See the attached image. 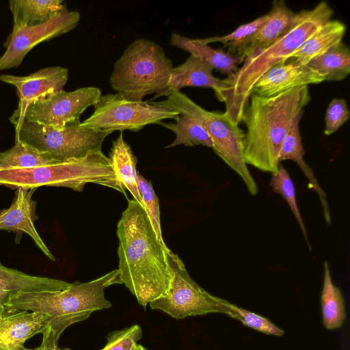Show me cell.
<instances>
[{
  "instance_id": "cell-1",
  "label": "cell",
  "mask_w": 350,
  "mask_h": 350,
  "mask_svg": "<svg viewBox=\"0 0 350 350\" xmlns=\"http://www.w3.org/2000/svg\"><path fill=\"white\" fill-rule=\"evenodd\" d=\"M118 270L122 284L145 308L164 295L172 281L165 243H161L145 208L128 200L117 225Z\"/></svg>"
},
{
  "instance_id": "cell-2",
  "label": "cell",
  "mask_w": 350,
  "mask_h": 350,
  "mask_svg": "<svg viewBox=\"0 0 350 350\" xmlns=\"http://www.w3.org/2000/svg\"><path fill=\"white\" fill-rule=\"evenodd\" d=\"M310 98L308 85L269 97L251 94L241 122L246 126L243 156L247 165L265 172H277L282 142Z\"/></svg>"
},
{
  "instance_id": "cell-3",
  "label": "cell",
  "mask_w": 350,
  "mask_h": 350,
  "mask_svg": "<svg viewBox=\"0 0 350 350\" xmlns=\"http://www.w3.org/2000/svg\"><path fill=\"white\" fill-rule=\"evenodd\" d=\"M334 11L324 1L314 8L296 13L291 28L269 46L256 50L247 55L240 68L223 79L226 88L217 98L226 105L225 115L233 122H241L244 109L252 88L258 79L268 70L289 59L308 38L331 20Z\"/></svg>"
},
{
  "instance_id": "cell-4",
  "label": "cell",
  "mask_w": 350,
  "mask_h": 350,
  "mask_svg": "<svg viewBox=\"0 0 350 350\" xmlns=\"http://www.w3.org/2000/svg\"><path fill=\"white\" fill-rule=\"evenodd\" d=\"M122 284L118 269L88 282L76 281L58 291L18 293L4 305L9 312L18 310L38 312L48 315V327L58 342L70 325L87 319L93 312L109 308L105 289Z\"/></svg>"
},
{
  "instance_id": "cell-5",
  "label": "cell",
  "mask_w": 350,
  "mask_h": 350,
  "mask_svg": "<svg viewBox=\"0 0 350 350\" xmlns=\"http://www.w3.org/2000/svg\"><path fill=\"white\" fill-rule=\"evenodd\" d=\"M89 183L111 188L126 196L109 158L102 151L79 159L33 167L0 169V185L12 189L53 186L82 191Z\"/></svg>"
},
{
  "instance_id": "cell-6",
  "label": "cell",
  "mask_w": 350,
  "mask_h": 350,
  "mask_svg": "<svg viewBox=\"0 0 350 350\" xmlns=\"http://www.w3.org/2000/svg\"><path fill=\"white\" fill-rule=\"evenodd\" d=\"M173 64L157 43L138 38L116 60L109 83L120 96L142 101L149 94L158 98L168 87Z\"/></svg>"
},
{
  "instance_id": "cell-7",
  "label": "cell",
  "mask_w": 350,
  "mask_h": 350,
  "mask_svg": "<svg viewBox=\"0 0 350 350\" xmlns=\"http://www.w3.org/2000/svg\"><path fill=\"white\" fill-rule=\"evenodd\" d=\"M161 103L200 124L208 133L217 156L240 176L250 194H257V183L243 156L245 132L239 124L224 113L206 110L180 91H172Z\"/></svg>"
},
{
  "instance_id": "cell-8",
  "label": "cell",
  "mask_w": 350,
  "mask_h": 350,
  "mask_svg": "<svg viewBox=\"0 0 350 350\" xmlns=\"http://www.w3.org/2000/svg\"><path fill=\"white\" fill-rule=\"evenodd\" d=\"M14 127L15 142L27 144L56 162L79 159L101 152L105 139L113 132L85 128L80 122L56 129L22 120Z\"/></svg>"
},
{
  "instance_id": "cell-9",
  "label": "cell",
  "mask_w": 350,
  "mask_h": 350,
  "mask_svg": "<svg viewBox=\"0 0 350 350\" xmlns=\"http://www.w3.org/2000/svg\"><path fill=\"white\" fill-rule=\"evenodd\" d=\"M167 260L172 281L167 293L149 303L176 319L209 313H223L231 317L230 302L214 296L200 287L189 275L183 260L169 248Z\"/></svg>"
},
{
  "instance_id": "cell-10",
  "label": "cell",
  "mask_w": 350,
  "mask_h": 350,
  "mask_svg": "<svg viewBox=\"0 0 350 350\" xmlns=\"http://www.w3.org/2000/svg\"><path fill=\"white\" fill-rule=\"evenodd\" d=\"M94 108L93 113L81 123L83 127L136 132L148 124H159L165 119L175 120L180 116L161 101H131L117 93L101 95Z\"/></svg>"
},
{
  "instance_id": "cell-11",
  "label": "cell",
  "mask_w": 350,
  "mask_h": 350,
  "mask_svg": "<svg viewBox=\"0 0 350 350\" xmlns=\"http://www.w3.org/2000/svg\"><path fill=\"white\" fill-rule=\"evenodd\" d=\"M101 95L100 90L96 87L72 92L62 90L29 104L22 120L62 129L80 122L82 113L96 104Z\"/></svg>"
},
{
  "instance_id": "cell-12",
  "label": "cell",
  "mask_w": 350,
  "mask_h": 350,
  "mask_svg": "<svg viewBox=\"0 0 350 350\" xmlns=\"http://www.w3.org/2000/svg\"><path fill=\"white\" fill-rule=\"evenodd\" d=\"M80 21L77 11L66 5L48 22L34 26H13L3 44L6 49L0 57V70L18 67L25 55L37 44L66 33Z\"/></svg>"
},
{
  "instance_id": "cell-13",
  "label": "cell",
  "mask_w": 350,
  "mask_h": 350,
  "mask_svg": "<svg viewBox=\"0 0 350 350\" xmlns=\"http://www.w3.org/2000/svg\"><path fill=\"white\" fill-rule=\"evenodd\" d=\"M68 79L66 68L51 66L42 68L27 76L1 75L0 80L14 85L19 98L18 106L10 117L15 125L23 118L27 107L31 103L53 93L63 90Z\"/></svg>"
},
{
  "instance_id": "cell-14",
  "label": "cell",
  "mask_w": 350,
  "mask_h": 350,
  "mask_svg": "<svg viewBox=\"0 0 350 350\" xmlns=\"http://www.w3.org/2000/svg\"><path fill=\"white\" fill-rule=\"evenodd\" d=\"M323 81V77L308 66L286 60L265 72L254 84L252 93L269 97L291 89Z\"/></svg>"
},
{
  "instance_id": "cell-15",
  "label": "cell",
  "mask_w": 350,
  "mask_h": 350,
  "mask_svg": "<svg viewBox=\"0 0 350 350\" xmlns=\"http://www.w3.org/2000/svg\"><path fill=\"white\" fill-rule=\"evenodd\" d=\"M36 189H16L10 206L0 211V230L28 234L42 253L51 260L55 261V256L35 228L34 222L38 217L36 214L37 202L32 199V196Z\"/></svg>"
},
{
  "instance_id": "cell-16",
  "label": "cell",
  "mask_w": 350,
  "mask_h": 350,
  "mask_svg": "<svg viewBox=\"0 0 350 350\" xmlns=\"http://www.w3.org/2000/svg\"><path fill=\"white\" fill-rule=\"evenodd\" d=\"M48 315L38 312H9L0 308V350H19L25 342L48 327Z\"/></svg>"
},
{
  "instance_id": "cell-17",
  "label": "cell",
  "mask_w": 350,
  "mask_h": 350,
  "mask_svg": "<svg viewBox=\"0 0 350 350\" xmlns=\"http://www.w3.org/2000/svg\"><path fill=\"white\" fill-rule=\"evenodd\" d=\"M295 18L296 13L283 0L273 1L268 19L247 39L237 55L244 59L252 52L269 46L291 28Z\"/></svg>"
},
{
  "instance_id": "cell-18",
  "label": "cell",
  "mask_w": 350,
  "mask_h": 350,
  "mask_svg": "<svg viewBox=\"0 0 350 350\" xmlns=\"http://www.w3.org/2000/svg\"><path fill=\"white\" fill-rule=\"evenodd\" d=\"M213 70L209 65L190 55L183 64L173 68L167 89L160 96H167L172 91H180L183 88L199 87L212 88L217 98L227 85L213 75Z\"/></svg>"
},
{
  "instance_id": "cell-19",
  "label": "cell",
  "mask_w": 350,
  "mask_h": 350,
  "mask_svg": "<svg viewBox=\"0 0 350 350\" xmlns=\"http://www.w3.org/2000/svg\"><path fill=\"white\" fill-rule=\"evenodd\" d=\"M70 284L61 280L29 275L8 268L0 262V308L18 293L58 291L65 289Z\"/></svg>"
},
{
  "instance_id": "cell-20",
  "label": "cell",
  "mask_w": 350,
  "mask_h": 350,
  "mask_svg": "<svg viewBox=\"0 0 350 350\" xmlns=\"http://www.w3.org/2000/svg\"><path fill=\"white\" fill-rule=\"evenodd\" d=\"M170 44L189 52L228 77L237 71V65L243 61L239 55L201 42L199 38L191 39L175 33L171 35Z\"/></svg>"
},
{
  "instance_id": "cell-21",
  "label": "cell",
  "mask_w": 350,
  "mask_h": 350,
  "mask_svg": "<svg viewBox=\"0 0 350 350\" xmlns=\"http://www.w3.org/2000/svg\"><path fill=\"white\" fill-rule=\"evenodd\" d=\"M346 32V25L338 20H329L308 38L288 59L307 65L311 60L326 53L342 42Z\"/></svg>"
},
{
  "instance_id": "cell-22",
  "label": "cell",
  "mask_w": 350,
  "mask_h": 350,
  "mask_svg": "<svg viewBox=\"0 0 350 350\" xmlns=\"http://www.w3.org/2000/svg\"><path fill=\"white\" fill-rule=\"evenodd\" d=\"M108 158L123 189L125 191L129 190L134 200L144 206L137 185V160L131 146L124 140L122 131H120L119 136L113 141Z\"/></svg>"
},
{
  "instance_id": "cell-23",
  "label": "cell",
  "mask_w": 350,
  "mask_h": 350,
  "mask_svg": "<svg viewBox=\"0 0 350 350\" xmlns=\"http://www.w3.org/2000/svg\"><path fill=\"white\" fill-rule=\"evenodd\" d=\"M14 26H34L53 18L66 5L62 0H10Z\"/></svg>"
},
{
  "instance_id": "cell-24",
  "label": "cell",
  "mask_w": 350,
  "mask_h": 350,
  "mask_svg": "<svg viewBox=\"0 0 350 350\" xmlns=\"http://www.w3.org/2000/svg\"><path fill=\"white\" fill-rule=\"evenodd\" d=\"M323 286L321 295L323 323L327 329L340 327L346 317L345 300L340 288L332 282L329 266L323 264Z\"/></svg>"
},
{
  "instance_id": "cell-25",
  "label": "cell",
  "mask_w": 350,
  "mask_h": 350,
  "mask_svg": "<svg viewBox=\"0 0 350 350\" xmlns=\"http://www.w3.org/2000/svg\"><path fill=\"white\" fill-rule=\"evenodd\" d=\"M307 66L322 75L325 81L343 80L350 72L349 49L341 42L311 60Z\"/></svg>"
},
{
  "instance_id": "cell-26",
  "label": "cell",
  "mask_w": 350,
  "mask_h": 350,
  "mask_svg": "<svg viewBox=\"0 0 350 350\" xmlns=\"http://www.w3.org/2000/svg\"><path fill=\"white\" fill-rule=\"evenodd\" d=\"M175 120L174 123L163 122L159 123V124L173 131L176 135L174 142L167 146L166 148L178 145L185 146L202 145L208 148L213 147V143L208 133L194 119L180 115Z\"/></svg>"
},
{
  "instance_id": "cell-27",
  "label": "cell",
  "mask_w": 350,
  "mask_h": 350,
  "mask_svg": "<svg viewBox=\"0 0 350 350\" xmlns=\"http://www.w3.org/2000/svg\"><path fill=\"white\" fill-rule=\"evenodd\" d=\"M58 163L46 154L21 142L10 149L0 152V169L29 168Z\"/></svg>"
},
{
  "instance_id": "cell-28",
  "label": "cell",
  "mask_w": 350,
  "mask_h": 350,
  "mask_svg": "<svg viewBox=\"0 0 350 350\" xmlns=\"http://www.w3.org/2000/svg\"><path fill=\"white\" fill-rule=\"evenodd\" d=\"M271 174L270 187L287 202L301 228L308 248L311 250L312 246L309 243L306 228L297 206L295 185L288 172L280 164L277 172Z\"/></svg>"
},
{
  "instance_id": "cell-29",
  "label": "cell",
  "mask_w": 350,
  "mask_h": 350,
  "mask_svg": "<svg viewBox=\"0 0 350 350\" xmlns=\"http://www.w3.org/2000/svg\"><path fill=\"white\" fill-rule=\"evenodd\" d=\"M268 18L269 13L251 22L239 26L234 31L226 36L199 38V40L201 42L206 44L216 42H221L228 47V53L237 55L247 39L256 31Z\"/></svg>"
},
{
  "instance_id": "cell-30",
  "label": "cell",
  "mask_w": 350,
  "mask_h": 350,
  "mask_svg": "<svg viewBox=\"0 0 350 350\" xmlns=\"http://www.w3.org/2000/svg\"><path fill=\"white\" fill-rule=\"evenodd\" d=\"M137 185L144 206L156 232L159 241L165 243L161 232L159 204L158 198L150 182L142 175H137Z\"/></svg>"
},
{
  "instance_id": "cell-31",
  "label": "cell",
  "mask_w": 350,
  "mask_h": 350,
  "mask_svg": "<svg viewBox=\"0 0 350 350\" xmlns=\"http://www.w3.org/2000/svg\"><path fill=\"white\" fill-rule=\"evenodd\" d=\"M232 318L243 325L267 334L281 336L284 332L268 319L230 303Z\"/></svg>"
},
{
  "instance_id": "cell-32",
  "label": "cell",
  "mask_w": 350,
  "mask_h": 350,
  "mask_svg": "<svg viewBox=\"0 0 350 350\" xmlns=\"http://www.w3.org/2000/svg\"><path fill=\"white\" fill-rule=\"evenodd\" d=\"M142 338V329L137 324L116 330L107 336V343L100 350H131Z\"/></svg>"
},
{
  "instance_id": "cell-33",
  "label": "cell",
  "mask_w": 350,
  "mask_h": 350,
  "mask_svg": "<svg viewBox=\"0 0 350 350\" xmlns=\"http://www.w3.org/2000/svg\"><path fill=\"white\" fill-rule=\"evenodd\" d=\"M350 112L344 98H334L328 105L325 113L324 133L331 135L349 118Z\"/></svg>"
},
{
  "instance_id": "cell-34",
  "label": "cell",
  "mask_w": 350,
  "mask_h": 350,
  "mask_svg": "<svg viewBox=\"0 0 350 350\" xmlns=\"http://www.w3.org/2000/svg\"><path fill=\"white\" fill-rule=\"evenodd\" d=\"M42 342L40 347L32 349L23 347L19 350H70L68 348L61 349L58 347V342L55 340L54 334L49 327L42 333Z\"/></svg>"
},
{
  "instance_id": "cell-35",
  "label": "cell",
  "mask_w": 350,
  "mask_h": 350,
  "mask_svg": "<svg viewBox=\"0 0 350 350\" xmlns=\"http://www.w3.org/2000/svg\"><path fill=\"white\" fill-rule=\"evenodd\" d=\"M131 350H148L146 347L142 346V345L137 344L133 349Z\"/></svg>"
}]
</instances>
